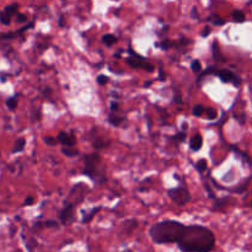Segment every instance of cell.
<instances>
[{"mask_svg":"<svg viewBox=\"0 0 252 252\" xmlns=\"http://www.w3.org/2000/svg\"><path fill=\"white\" fill-rule=\"evenodd\" d=\"M19 7L20 5L17 2H12V4L5 6L4 10L0 11V24L4 26H9L11 24L12 17H15L20 12Z\"/></svg>","mask_w":252,"mask_h":252,"instance_id":"8","label":"cell"},{"mask_svg":"<svg viewBox=\"0 0 252 252\" xmlns=\"http://www.w3.org/2000/svg\"><path fill=\"white\" fill-rule=\"evenodd\" d=\"M34 201H36V199H34V197H32V196H29V197H26V198H25V201H24V206H32V204L34 203Z\"/></svg>","mask_w":252,"mask_h":252,"instance_id":"34","label":"cell"},{"mask_svg":"<svg viewBox=\"0 0 252 252\" xmlns=\"http://www.w3.org/2000/svg\"><path fill=\"white\" fill-rule=\"evenodd\" d=\"M167 196L179 207H185L192 201V194L186 185H180L177 187L169 189H167Z\"/></svg>","mask_w":252,"mask_h":252,"instance_id":"4","label":"cell"},{"mask_svg":"<svg viewBox=\"0 0 252 252\" xmlns=\"http://www.w3.org/2000/svg\"><path fill=\"white\" fill-rule=\"evenodd\" d=\"M75 204L64 199L63 208L59 212V221L62 223V225L69 226L75 221Z\"/></svg>","mask_w":252,"mask_h":252,"instance_id":"6","label":"cell"},{"mask_svg":"<svg viewBox=\"0 0 252 252\" xmlns=\"http://www.w3.org/2000/svg\"><path fill=\"white\" fill-rule=\"evenodd\" d=\"M107 121L111 126H113V127H121V126L126 122V117L117 115V113L110 112L108 113Z\"/></svg>","mask_w":252,"mask_h":252,"instance_id":"11","label":"cell"},{"mask_svg":"<svg viewBox=\"0 0 252 252\" xmlns=\"http://www.w3.org/2000/svg\"><path fill=\"white\" fill-rule=\"evenodd\" d=\"M101 209H102V207H101V206H97V207H95V208H91L90 211L84 212V214H83V219H81V223H83V224H88V223H90V221L93 220V219H94V217H95L96 214H97L98 212L101 211Z\"/></svg>","mask_w":252,"mask_h":252,"instance_id":"13","label":"cell"},{"mask_svg":"<svg viewBox=\"0 0 252 252\" xmlns=\"http://www.w3.org/2000/svg\"><path fill=\"white\" fill-rule=\"evenodd\" d=\"M110 110H111V112L117 113V111L120 110V102H117V101H112L110 105Z\"/></svg>","mask_w":252,"mask_h":252,"instance_id":"33","label":"cell"},{"mask_svg":"<svg viewBox=\"0 0 252 252\" xmlns=\"http://www.w3.org/2000/svg\"><path fill=\"white\" fill-rule=\"evenodd\" d=\"M83 175L89 177L97 187L107 181V167L100 153L94 152L84 157Z\"/></svg>","mask_w":252,"mask_h":252,"instance_id":"3","label":"cell"},{"mask_svg":"<svg viewBox=\"0 0 252 252\" xmlns=\"http://www.w3.org/2000/svg\"><path fill=\"white\" fill-rule=\"evenodd\" d=\"M56 139L58 142V144H61L63 148H74L76 144L75 135L66 132H59Z\"/></svg>","mask_w":252,"mask_h":252,"instance_id":"10","label":"cell"},{"mask_svg":"<svg viewBox=\"0 0 252 252\" xmlns=\"http://www.w3.org/2000/svg\"><path fill=\"white\" fill-rule=\"evenodd\" d=\"M15 17H16V20L20 22V24H26V22L29 21V20H27L26 15L21 14V12H19V14H17Z\"/></svg>","mask_w":252,"mask_h":252,"instance_id":"32","label":"cell"},{"mask_svg":"<svg viewBox=\"0 0 252 252\" xmlns=\"http://www.w3.org/2000/svg\"><path fill=\"white\" fill-rule=\"evenodd\" d=\"M122 252H134V251H132V250H125V251H122Z\"/></svg>","mask_w":252,"mask_h":252,"instance_id":"40","label":"cell"},{"mask_svg":"<svg viewBox=\"0 0 252 252\" xmlns=\"http://www.w3.org/2000/svg\"><path fill=\"white\" fill-rule=\"evenodd\" d=\"M25 148H26V139H25V138H19V139H16V142H15L11 153L12 154H19V153L24 152Z\"/></svg>","mask_w":252,"mask_h":252,"instance_id":"17","label":"cell"},{"mask_svg":"<svg viewBox=\"0 0 252 252\" xmlns=\"http://www.w3.org/2000/svg\"><path fill=\"white\" fill-rule=\"evenodd\" d=\"M194 167H196L197 171H198L199 174H201L202 176H203L204 172L207 171V167H208V162H207L206 159H199L198 161H197L196 164H194Z\"/></svg>","mask_w":252,"mask_h":252,"instance_id":"19","label":"cell"},{"mask_svg":"<svg viewBox=\"0 0 252 252\" xmlns=\"http://www.w3.org/2000/svg\"><path fill=\"white\" fill-rule=\"evenodd\" d=\"M214 75L218 76L219 79H220L221 83L224 84H233L234 86H236V88H239V86L241 85V83H243V79L240 78V76L238 75V74H235L234 71L229 70V69H218L216 68L214 69Z\"/></svg>","mask_w":252,"mask_h":252,"instance_id":"7","label":"cell"},{"mask_svg":"<svg viewBox=\"0 0 252 252\" xmlns=\"http://www.w3.org/2000/svg\"><path fill=\"white\" fill-rule=\"evenodd\" d=\"M58 221L53 220V219H49V220H43V221H37L34 224V228H58Z\"/></svg>","mask_w":252,"mask_h":252,"instance_id":"18","label":"cell"},{"mask_svg":"<svg viewBox=\"0 0 252 252\" xmlns=\"http://www.w3.org/2000/svg\"><path fill=\"white\" fill-rule=\"evenodd\" d=\"M191 69L193 73H201L202 71V63L199 61H193L191 63Z\"/></svg>","mask_w":252,"mask_h":252,"instance_id":"28","label":"cell"},{"mask_svg":"<svg viewBox=\"0 0 252 252\" xmlns=\"http://www.w3.org/2000/svg\"><path fill=\"white\" fill-rule=\"evenodd\" d=\"M122 52H123V51H120V52H118V53L113 54V57H115V58H120V57H121V54H122Z\"/></svg>","mask_w":252,"mask_h":252,"instance_id":"39","label":"cell"},{"mask_svg":"<svg viewBox=\"0 0 252 252\" xmlns=\"http://www.w3.org/2000/svg\"><path fill=\"white\" fill-rule=\"evenodd\" d=\"M216 234L208 226L185 225L176 245L181 252H212L216 248Z\"/></svg>","mask_w":252,"mask_h":252,"instance_id":"1","label":"cell"},{"mask_svg":"<svg viewBox=\"0 0 252 252\" xmlns=\"http://www.w3.org/2000/svg\"><path fill=\"white\" fill-rule=\"evenodd\" d=\"M185 224L174 219L158 221L149 228V238L157 245L176 244L180 234L182 233Z\"/></svg>","mask_w":252,"mask_h":252,"instance_id":"2","label":"cell"},{"mask_svg":"<svg viewBox=\"0 0 252 252\" xmlns=\"http://www.w3.org/2000/svg\"><path fill=\"white\" fill-rule=\"evenodd\" d=\"M211 32H212L211 27H209V26H206V27H204L203 32H202V37H203V38H206V37H208L209 34H211Z\"/></svg>","mask_w":252,"mask_h":252,"instance_id":"35","label":"cell"},{"mask_svg":"<svg viewBox=\"0 0 252 252\" xmlns=\"http://www.w3.org/2000/svg\"><path fill=\"white\" fill-rule=\"evenodd\" d=\"M62 154L66 158H75L79 155V150L76 148H62Z\"/></svg>","mask_w":252,"mask_h":252,"instance_id":"24","label":"cell"},{"mask_svg":"<svg viewBox=\"0 0 252 252\" xmlns=\"http://www.w3.org/2000/svg\"><path fill=\"white\" fill-rule=\"evenodd\" d=\"M36 246H37V241H36V239H33V238L30 239V240L26 243V249L29 252L33 251V249L36 248Z\"/></svg>","mask_w":252,"mask_h":252,"instance_id":"30","label":"cell"},{"mask_svg":"<svg viewBox=\"0 0 252 252\" xmlns=\"http://www.w3.org/2000/svg\"><path fill=\"white\" fill-rule=\"evenodd\" d=\"M96 81H97L98 85L105 86L106 84L108 83V76H107V75H103V74H101V75L97 76V79H96Z\"/></svg>","mask_w":252,"mask_h":252,"instance_id":"31","label":"cell"},{"mask_svg":"<svg viewBox=\"0 0 252 252\" xmlns=\"http://www.w3.org/2000/svg\"><path fill=\"white\" fill-rule=\"evenodd\" d=\"M128 53H129V56H128L125 61L130 68L142 69V70H145L147 73H154L155 65L153 63H150L147 58H144V57H142L140 54L133 52L130 48L128 49Z\"/></svg>","mask_w":252,"mask_h":252,"instance_id":"5","label":"cell"},{"mask_svg":"<svg viewBox=\"0 0 252 252\" xmlns=\"http://www.w3.org/2000/svg\"><path fill=\"white\" fill-rule=\"evenodd\" d=\"M229 201H230V197H224V198H218V197H217V198L214 199L213 211H221L223 207H228Z\"/></svg>","mask_w":252,"mask_h":252,"instance_id":"15","label":"cell"},{"mask_svg":"<svg viewBox=\"0 0 252 252\" xmlns=\"http://www.w3.org/2000/svg\"><path fill=\"white\" fill-rule=\"evenodd\" d=\"M204 113H206L207 118L209 121H216L218 118V110L214 107H207L204 108Z\"/></svg>","mask_w":252,"mask_h":252,"instance_id":"23","label":"cell"},{"mask_svg":"<svg viewBox=\"0 0 252 252\" xmlns=\"http://www.w3.org/2000/svg\"><path fill=\"white\" fill-rule=\"evenodd\" d=\"M34 25V22H30L29 25L24 26L22 29L17 30V31L14 32H0V42H5V41H11V39H16L17 37H21L27 30L32 29Z\"/></svg>","mask_w":252,"mask_h":252,"instance_id":"9","label":"cell"},{"mask_svg":"<svg viewBox=\"0 0 252 252\" xmlns=\"http://www.w3.org/2000/svg\"><path fill=\"white\" fill-rule=\"evenodd\" d=\"M5 105H6V107L9 108V111L15 112L17 108V95H14V96H11V97L7 98L6 102H5Z\"/></svg>","mask_w":252,"mask_h":252,"instance_id":"21","label":"cell"},{"mask_svg":"<svg viewBox=\"0 0 252 252\" xmlns=\"http://www.w3.org/2000/svg\"><path fill=\"white\" fill-rule=\"evenodd\" d=\"M208 21H211L214 26H224V25L226 24V20H224L223 17H220V16H217V15L209 16Z\"/></svg>","mask_w":252,"mask_h":252,"instance_id":"25","label":"cell"},{"mask_svg":"<svg viewBox=\"0 0 252 252\" xmlns=\"http://www.w3.org/2000/svg\"><path fill=\"white\" fill-rule=\"evenodd\" d=\"M191 15H192V17H196V19H197V17H198V15H197V9H196V7H193V9H192V12H191Z\"/></svg>","mask_w":252,"mask_h":252,"instance_id":"37","label":"cell"},{"mask_svg":"<svg viewBox=\"0 0 252 252\" xmlns=\"http://www.w3.org/2000/svg\"><path fill=\"white\" fill-rule=\"evenodd\" d=\"M204 106L203 105H194L193 108H192V115L194 116V117H202L204 113Z\"/></svg>","mask_w":252,"mask_h":252,"instance_id":"26","label":"cell"},{"mask_svg":"<svg viewBox=\"0 0 252 252\" xmlns=\"http://www.w3.org/2000/svg\"><path fill=\"white\" fill-rule=\"evenodd\" d=\"M231 17H233V21L235 22V24H244V22L246 21V15L243 10H233Z\"/></svg>","mask_w":252,"mask_h":252,"instance_id":"16","label":"cell"},{"mask_svg":"<svg viewBox=\"0 0 252 252\" xmlns=\"http://www.w3.org/2000/svg\"><path fill=\"white\" fill-rule=\"evenodd\" d=\"M212 51H213V59H216L217 62H224L225 61V59H224V57H223V54L220 53V51H219V48H218V42L217 41H214V43H213V47H212Z\"/></svg>","mask_w":252,"mask_h":252,"instance_id":"22","label":"cell"},{"mask_svg":"<svg viewBox=\"0 0 252 252\" xmlns=\"http://www.w3.org/2000/svg\"><path fill=\"white\" fill-rule=\"evenodd\" d=\"M153 83H154V80H150V81H147V83H145V84H144V88H145V89H148V88H149V86H150V85H152V84H153Z\"/></svg>","mask_w":252,"mask_h":252,"instance_id":"38","label":"cell"},{"mask_svg":"<svg viewBox=\"0 0 252 252\" xmlns=\"http://www.w3.org/2000/svg\"><path fill=\"white\" fill-rule=\"evenodd\" d=\"M202 145H203V138H202V135L199 134V133H197V134L194 135L193 138H191V140H189V149H191L192 152H199Z\"/></svg>","mask_w":252,"mask_h":252,"instance_id":"12","label":"cell"},{"mask_svg":"<svg viewBox=\"0 0 252 252\" xmlns=\"http://www.w3.org/2000/svg\"><path fill=\"white\" fill-rule=\"evenodd\" d=\"M44 144L48 145V147H56L58 144L57 139L54 137H51V135H47V137H43Z\"/></svg>","mask_w":252,"mask_h":252,"instance_id":"27","label":"cell"},{"mask_svg":"<svg viewBox=\"0 0 252 252\" xmlns=\"http://www.w3.org/2000/svg\"><path fill=\"white\" fill-rule=\"evenodd\" d=\"M108 145H110V142H105V140L101 139V138H96V139L93 142V147L95 150L106 149Z\"/></svg>","mask_w":252,"mask_h":252,"instance_id":"20","label":"cell"},{"mask_svg":"<svg viewBox=\"0 0 252 252\" xmlns=\"http://www.w3.org/2000/svg\"><path fill=\"white\" fill-rule=\"evenodd\" d=\"M101 41H102V43L105 44L106 47H108V48H110V47L115 46V44L117 43L118 37L113 33H106V34H103Z\"/></svg>","mask_w":252,"mask_h":252,"instance_id":"14","label":"cell"},{"mask_svg":"<svg viewBox=\"0 0 252 252\" xmlns=\"http://www.w3.org/2000/svg\"><path fill=\"white\" fill-rule=\"evenodd\" d=\"M172 139L177 143H184L185 140H186V132H184V130H182V132L177 133V134H175L174 137H172Z\"/></svg>","mask_w":252,"mask_h":252,"instance_id":"29","label":"cell"},{"mask_svg":"<svg viewBox=\"0 0 252 252\" xmlns=\"http://www.w3.org/2000/svg\"><path fill=\"white\" fill-rule=\"evenodd\" d=\"M160 80H165V73L162 70V68H160Z\"/></svg>","mask_w":252,"mask_h":252,"instance_id":"36","label":"cell"}]
</instances>
